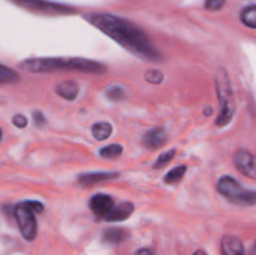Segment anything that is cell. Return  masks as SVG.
<instances>
[{
  "instance_id": "6da1fadb",
  "label": "cell",
  "mask_w": 256,
  "mask_h": 255,
  "mask_svg": "<svg viewBox=\"0 0 256 255\" xmlns=\"http://www.w3.org/2000/svg\"><path fill=\"white\" fill-rule=\"evenodd\" d=\"M85 19L132 54L146 62H159L160 52L146 34L129 20L106 12H92Z\"/></svg>"
},
{
  "instance_id": "7a4b0ae2",
  "label": "cell",
  "mask_w": 256,
  "mask_h": 255,
  "mask_svg": "<svg viewBox=\"0 0 256 255\" xmlns=\"http://www.w3.org/2000/svg\"><path fill=\"white\" fill-rule=\"evenodd\" d=\"M19 68L32 74L52 72H80L86 74H102L106 68L94 60L82 58H34L20 62Z\"/></svg>"
},
{
  "instance_id": "3957f363",
  "label": "cell",
  "mask_w": 256,
  "mask_h": 255,
  "mask_svg": "<svg viewBox=\"0 0 256 255\" xmlns=\"http://www.w3.org/2000/svg\"><path fill=\"white\" fill-rule=\"evenodd\" d=\"M215 89H216L218 100L220 104L219 116L215 120V124L219 128H224L232 120L235 114V96L232 92V82L229 74L224 68H219L215 74Z\"/></svg>"
},
{
  "instance_id": "277c9868",
  "label": "cell",
  "mask_w": 256,
  "mask_h": 255,
  "mask_svg": "<svg viewBox=\"0 0 256 255\" xmlns=\"http://www.w3.org/2000/svg\"><path fill=\"white\" fill-rule=\"evenodd\" d=\"M218 192L226 198L230 202L239 206H252L256 205V192L245 189L232 176H222L218 182Z\"/></svg>"
},
{
  "instance_id": "5b68a950",
  "label": "cell",
  "mask_w": 256,
  "mask_h": 255,
  "mask_svg": "<svg viewBox=\"0 0 256 255\" xmlns=\"http://www.w3.org/2000/svg\"><path fill=\"white\" fill-rule=\"evenodd\" d=\"M14 214L18 226H19V230L22 236H24V239L29 240V242L34 240L38 232L36 219H35L34 212L25 202H22V204H19L15 208Z\"/></svg>"
},
{
  "instance_id": "8992f818",
  "label": "cell",
  "mask_w": 256,
  "mask_h": 255,
  "mask_svg": "<svg viewBox=\"0 0 256 255\" xmlns=\"http://www.w3.org/2000/svg\"><path fill=\"white\" fill-rule=\"evenodd\" d=\"M15 2L22 5L25 9L32 10V12H42V14L49 15H60V14H70L72 10L64 5L55 4V2H44V0H15Z\"/></svg>"
},
{
  "instance_id": "52a82bcc",
  "label": "cell",
  "mask_w": 256,
  "mask_h": 255,
  "mask_svg": "<svg viewBox=\"0 0 256 255\" xmlns=\"http://www.w3.org/2000/svg\"><path fill=\"white\" fill-rule=\"evenodd\" d=\"M235 166L242 175L252 179H256V156L245 149H240L235 152Z\"/></svg>"
},
{
  "instance_id": "ba28073f",
  "label": "cell",
  "mask_w": 256,
  "mask_h": 255,
  "mask_svg": "<svg viewBox=\"0 0 256 255\" xmlns=\"http://www.w3.org/2000/svg\"><path fill=\"white\" fill-rule=\"evenodd\" d=\"M90 209L94 212L95 215L100 218H104L109 214L112 210L114 205V200L112 196L106 194H95L92 195V199H90Z\"/></svg>"
},
{
  "instance_id": "9c48e42d",
  "label": "cell",
  "mask_w": 256,
  "mask_h": 255,
  "mask_svg": "<svg viewBox=\"0 0 256 255\" xmlns=\"http://www.w3.org/2000/svg\"><path fill=\"white\" fill-rule=\"evenodd\" d=\"M222 255H245L244 244L235 235H225L222 239Z\"/></svg>"
},
{
  "instance_id": "30bf717a",
  "label": "cell",
  "mask_w": 256,
  "mask_h": 255,
  "mask_svg": "<svg viewBox=\"0 0 256 255\" xmlns=\"http://www.w3.org/2000/svg\"><path fill=\"white\" fill-rule=\"evenodd\" d=\"M166 132L162 128H154V129L149 130L142 138L144 145L150 149H158V148L162 146L166 142Z\"/></svg>"
},
{
  "instance_id": "8fae6325",
  "label": "cell",
  "mask_w": 256,
  "mask_h": 255,
  "mask_svg": "<svg viewBox=\"0 0 256 255\" xmlns=\"http://www.w3.org/2000/svg\"><path fill=\"white\" fill-rule=\"evenodd\" d=\"M134 212V205L132 202H122L112 208V212L105 216L106 222H124Z\"/></svg>"
},
{
  "instance_id": "7c38bea8",
  "label": "cell",
  "mask_w": 256,
  "mask_h": 255,
  "mask_svg": "<svg viewBox=\"0 0 256 255\" xmlns=\"http://www.w3.org/2000/svg\"><path fill=\"white\" fill-rule=\"evenodd\" d=\"M119 176L118 172H86V174H82L78 178L80 184L82 185H90L95 184V182H105V180L110 179H116Z\"/></svg>"
},
{
  "instance_id": "4fadbf2b",
  "label": "cell",
  "mask_w": 256,
  "mask_h": 255,
  "mask_svg": "<svg viewBox=\"0 0 256 255\" xmlns=\"http://www.w3.org/2000/svg\"><path fill=\"white\" fill-rule=\"evenodd\" d=\"M55 92L62 99L72 102V100L76 99V96L79 95V86H78L76 82H72V80H66V82L58 84L56 88H55Z\"/></svg>"
},
{
  "instance_id": "5bb4252c",
  "label": "cell",
  "mask_w": 256,
  "mask_h": 255,
  "mask_svg": "<svg viewBox=\"0 0 256 255\" xmlns=\"http://www.w3.org/2000/svg\"><path fill=\"white\" fill-rule=\"evenodd\" d=\"M128 238V232L124 229L119 228H112V229L105 230L102 234V240L108 244H120Z\"/></svg>"
},
{
  "instance_id": "9a60e30c",
  "label": "cell",
  "mask_w": 256,
  "mask_h": 255,
  "mask_svg": "<svg viewBox=\"0 0 256 255\" xmlns=\"http://www.w3.org/2000/svg\"><path fill=\"white\" fill-rule=\"evenodd\" d=\"M112 124L106 122H95L92 126V136L96 140L102 142V140H106L108 138L112 135Z\"/></svg>"
},
{
  "instance_id": "2e32d148",
  "label": "cell",
  "mask_w": 256,
  "mask_h": 255,
  "mask_svg": "<svg viewBox=\"0 0 256 255\" xmlns=\"http://www.w3.org/2000/svg\"><path fill=\"white\" fill-rule=\"evenodd\" d=\"M240 18H242V24L252 29H256V5H250V6L245 8L242 12Z\"/></svg>"
},
{
  "instance_id": "e0dca14e",
  "label": "cell",
  "mask_w": 256,
  "mask_h": 255,
  "mask_svg": "<svg viewBox=\"0 0 256 255\" xmlns=\"http://www.w3.org/2000/svg\"><path fill=\"white\" fill-rule=\"evenodd\" d=\"M99 154L105 159H115L122 154V146L120 144H110L100 149Z\"/></svg>"
},
{
  "instance_id": "ac0fdd59",
  "label": "cell",
  "mask_w": 256,
  "mask_h": 255,
  "mask_svg": "<svg viewBox=\"0 0 256 255\" xmlns=\"http://www.w3.org/2000/svg\"><path fill=\"white\" fill-rule=\"evenodd\" d=\"M186 172V166L185 165H180V166L174 168L172 170H170L166 175H165V182L168 184H174V182H180L182 179V176Z\"/></svg>"
},
{
  "instance_id": "d6986e66",
  "label": "cell",
  "mask_w": 256,
  "mask_h": 255,
  "mask_svg": "<svg viewBox=\"0 0 256 255\" xmlns=\"http://www.w3.org/2000/svg\"><path fill=\"white\" fill-rule=\"evenodd\" d=\"M19 79L16 72L9 68L0 65V84H6V82H14Z\"/></svg>"
},
{
  "instance_id": "ffe728a7",
  "label": "cell",
  "mask_w": 256,
  "mask_h": 255,
  "mask_svg": "<svg viewBox=\"0 0 256 255\" xmlns=\"http://www.w3.org/2000/svg\"><path fill=\"white\" fill-rule=\"evenodd\" d=\"M175 152H176V150L172 149V150H168V152H162V154H160L159 158L156 159V162H154L155 169H160V168H164L165 165L169 164V162L174 159Z\"/></svg>"
},
{
  "instance_id": "44dd1931",
  "label": "cell",
  "mask_w": 256,
  "mask_h": 255,
  "mask_svg": "<svg viewBox=\"0 0 256 255\" xmlns=\"http://www.w3.org/2000/svg\"><path fill=\"white\" fill-rule=\"evenodd\" d=\"M106 96L112 102H119L125 98V92L122 86H110L106 90Z\"/></svg>"
},
{
  "instance_id": "7402d4cb",
  "label": "cell",
  "mask_w": 256,
  "mask_h": 255,
  "mask_svg": "<svg viewBox=\"0 0 256 255\" xmlns=\"http://www.w3.org/2000/svg\"><path fill=\"white\" fill-rule=\"evenodd\" d=\"M162 79H164V75H162V72L160 70L152 69L145 72V80L148 82H150V84H160L162 82Z\"/></svg>"
},
{
  "instance_id": "603a6c76",
  "label": "cell",
  "mask_w": 256,
  "mask_h": 255,
  "mask_svg": "<svg viewBox=\"0 0 256 255\" xmlns=\"http://www.w3.org/2000/svg\"><path fill=\"white\" fill-rule=\"evenodd\" d=\"M225 4V0H206L205 2V8L210 12H216L220 10Z\"/></svg>"
},
{
  "instance_id": "cb8c5ba5",
  "label": "cell",
  "mask_w": 256,
  "mask_h": 255,
  "mask_svg": "<svg viewBox=\"0 0 256 255\" xmlns=\"http://www.w3.org/2000/svg\"><path fill=\"white\" fill-rule=\"evenodd\" d=\"M12 124H14L16 128L22 129V128H25L28 125L26 116H24V115L22 114H16L14 118H12Z\"/></svg>"
},
{
  "instance_id": "d4e9b609",
  "label": "cell",
  "mask_w": 256,
  "mask_h": 255,
  "mask_svg": "<svg viewBox=\"0 0 256 255\" xmlns=\"http://www.w3.org/2000/svg\"><path fill=\"white\" fill-rule=\"evenodd\" d=\"M25 204L28 205V206L30 208V209L32 210L34 212H42V205L40 204L39 202H32V200H29V202H24Z\"/></svg>"
},
{
  "instance_id": "484cf974",
  "label": "cell",
  "mask_w": 256,
  "mask_h": 255,
  "mask_svg": "<svg viewBox=\"0 0 256 255\" xmlns=\"http://www.w3.org/2000/svg\"><path fill=\"white\" fill-rule=\"evenodd\" d=\"M34 120H35V122H36V124H39V125L44 124V122H45L44 115H42V112H34Z\"/></svg>"
},
{
  "instance_id": "4316f807",
  "label": "cell",
  "mask_w": 256,
  "mask_h": 255,
  "mask_svg": "<svg viewBox=\"0 0 256 255\" xmlns=\"http://www.w3.org/2000/svg\"><path fill=\"white\" fill-rule=\"evenodd\" d=\"M135 255H152V252L150 249H146V248H142V249L138 250Z\"/></svg>"
},
{
  "instance_id": "83f0119b",
  "label": "cell",
  "mask_w": 256,
  "mask_h": 255,
  "mask_svg": "<svg viewBox=\"0 0 256 255\" xmlns=\"http://www.w3.org/2000/svg\"><path fill=\"white\" fill-rule=\"evenodd\" d=\"M194 255H208V254L204 252V250H196V252H194Z\"/></svg>"
},
{
  "instance_id": "f1b7e54d",
  "label": "cell",
  "mask_w": 256,
  "mask_h": 255,
  "mask_svg": "<svg viewBox=\"0 0 256 255\" xmlns=\"http://www.w3.org/2000/svg\"><path fill=\"white\" fill-rule=\"evenodd\" d=\"M212 108H210V109H206V110H205V114H212Z\"/></svg>"
},
{
  "instance_id": "f546056e",
  "label": "cell",
  "mask_w": 256,
  "mask_h": 255,
  "mask_svg": "<svg viewBox=\"0 0 256 255\" xmlns=\"http://www.w3.org/2000/svg\"><path fill=\"white\" fill-rule=\"evenodd\" d=\"M254 252L256 254V242H255V246H254Z\"/></svg>"
},
{
  "instance_id": "4dcf8cb0",
  "label": "cell",
  "mask_w": 256,
  "mask_h": 255,
  "mask_svg": "<svg viewBox=\"0 0 256 255\" xmlns=\"http://www.w3.org/2000/svg\"><path fill=\"white\" fill-rule=\"evenodd\" d=\"M0 140H2V129H0Z\"/></svg>"
}]
</instances>
